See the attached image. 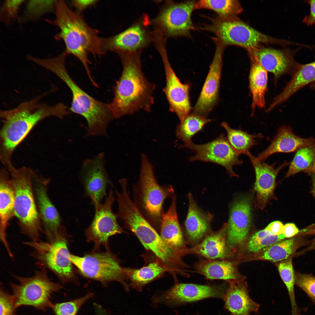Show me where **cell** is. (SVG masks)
<instances>
[{
	"instance_id": "6da1fadb",
	"label": "cell",
	"mask_w": 315,
	"mask_h": 315,
	"mask_svg": "<svg viewBox=\"0 0 315 315\" xmlns=\"http://www.w3.org/2000/svg\"><path fill=\"white\" fill-rule=\"evenodd\" d=\"M46 92L23 102L16 107L1 110L3 124L0 132V158L4 164L12 163L15 148L38 122L51 116L63 118L70 113L69 108L62 103L50 105L41 102Z\"/></svg>"
},
{
	"instance_id": "7a4b0ae2",
	"label": "cell",
	"mask_w": 315,
	"mask_h": 315,
	"mask_svg": "<svg viewBox=\"0 0 315 315\" xmlns=\"http://www.w3.org/2000/svg\"><path fill=\"white\" fill-rule=\"evenodd\" d=\"M118 54L123 69L113 89L114 97L108 104L114 118L133 114L140 110L149 111L154 103V84L145 76L137 52Z\"/></svg>"
},
{
	"instance_id": "3957f363",
	"label": "cell",
	"mask_w": 315,
	"mask_h": 315,
	"mask_svg": "<svg viewBox=\"0 0 315 315\" xmlns=\"http://www.w3.org/2000/svg\"><path fill=\"white\" fill-rule=\"evenodd\" d=\"M55 7L54 19L46 20L60 29L55 38L63 41L65 46L64 51L80 62L92 83L95 84L89 66L90 62L88 57L89 54L94 56L104 55L102 38L99 36L98 30L89 26L81 14L72 10L64 1H55Z\"/></svg>"
},
{
	"instance_id": "277c9868",
	"label": "cell",
	"mask_w": 315,
	"mask_h": 315,
	"mask_svg": "<svg viewBox=\"0 0 315 315\" xmlns=\"http://www.w3.org/2000/svg\"><path fill=\"white\" fill-rule=\"evenodd\" d=\"M66 56L61 54L48 59L44 68L53 73L69 88L72 93L70 111L79 115L86 120L89 135H107L110 122L114 118L108 104L92 97L83 91L72 79L66 69Z\"/></svg>"
},
{
	"instance_id": "5b68a950",
	"label": "cell",
	"mask_w": 315,
	"mask_h": 315,
	"mask_svg": "<svg viewBox=\"0 0 315 315\" xmlns=\"http://www.w3.org/2000/svg\"><path fill=\"white\" fill-rule=\"evenodd\" d=\"M8 171L14 192V216L22 232L32 241H38L42 228L34 192V173L24 167Z\"/></svg>"
},
{
	"instance_id": "8992f818",
	"label": "cell",
	"mask_w": 315,
	"mask_h": 315,
	"mask_svg": "<svg viewBox=\"0 0 315 315\" xmlns=\"http://www.w3.org/2000/svg\"><path fill=\"white\" fill-rule=\"evenodd\" d=\"M46 268L43 267L35 271L30 277L13 275L19 282V284H10L16 309L22 306H30L44 312L51 308L52 295L63 287L50 279Z\"/></svg>"
},
{
	"instance_id": "52a82bcc",
	"label": "cell",
	"mask_w": 315,
	"mask_h": 315,
	"mask_svg": "<svg viewBox=\"0 0 315 315\" xmlns=\"http://www.w3.org/2000/svg\"><path fill=\"white\" fill-rule=\"evenodd\" d=\"M46 235L47 242L39 240L24 243L34 249L33 255L45 267L52 272L62 281H70L74 272L66 240L59 230Z\"/></svg>"
},
{
	"instance_id": "ba28073f",
	"label": "cell",
	"mask_w": 315,
	"mask_h": 315,
	"mask_svg": "<svg viewBox=\"0 0 315 315\" xmlns=\"http://www.w3.org/2000/svg\"><path fill=\"white\" fill-rule=\"evenodd\" d=\"M141 159L138 185L141 204L152 222L160 223L164 202L174 195V190L171 185L160 186L156 181L153 166L147 156L142 154Z\"/></svg>"
},
{
	"instance_id": "9c48e42d",
	"label": "cell",
	"mask_w": 315,
	"mask_h": 315,
	"mask_svg": "<svg viewBox=\"0 0 315 315\" xmlns=\"http://www.w3.org/2000/svg\"><path fill=\"white\" fill-rule=\"evenodd\" d=\"M127 227L136 235L144 247L153 252L157 260L171 272L181 273L180 269L186 267L181 256L167 244L142 214H139L132 216L128 221Z\"/></svg>"
},
{
	"instance_id": "30bf717a",
	"label": "cell",
	"mask_w": 315,
	"mask_h": 315,
	"mask_svg": "<svg viewBox=\"0 0 315 315\" xmlns=\"http://www.w3.org/2000/svg\"><path fill=\"white\" fill-rule=\"evenodd\" d=\"M72 263L83 276L103 284L113 281L120 282L126 291L129 290L123 268L114 255L107 251L94 252L80 257L71 254Z\"/></svg>"
},
{
	"instance_id": "8fae6325",
	"label": "cell",
	"mask_w": 315,
	"mask_h": 315,
	"mask_svg": "<svg viewBox=\"0 0 315 315\" xmlns=\"http://www.w3.org/2000/svg\"><path fill=\"white\" fill-rule=\"evenodd\" d=\"M210 19V23L203 25L201 29L214 34L225 46L233 45L252 49L260 43L269 40L267 36L241 22L217 16Z\"/></svg>"
},
{
	"instance_id": "7c38bea8",
	"label": "cell",
	"mask_w": 315,
	"mask_h": 315,
	"mask_svg": "<svg viewBox=\"0 0 315 315\" xmlns=\"http://www.w3.org/2000/svg\"><path fill=\"white\" fill-rule=\"evenodd\" d=\"M94 206L95 213L93 219L85 231L87 240L93 241L97 247L102 245H107L109 238L111 236L124 232L117 220L118 215L112 210L115 200L113 192L109 191L104 203H101L93 197H90Z\"/></svg>"
},
{
	"instance_id": "4fadbf2b",
	"label": "cell",
	"mask_w": 315,
	"mask_h": 315,
	"mask_svg": "<svg viewBox=\"0 0 315 315\" xmlns=\"http://www.w3.org/2000/svg\"><path fill=\"white\" fill-rule=\"evenodd\" d=\"M195 2L169 3L154 19L158 31L169 36L190 37L191 32L195 29L191 16Z\"/></svg>"
},
{
	"instance_id": "5bb4252c",
	"label": "cell",
	"mask_w": 315,
	"mask_h": 315,
	"mask_svg": "<svg viewBox=\"0 0 315 315\" xmlns=\"http://www.w3.org/2000/svg\"><path fill=\"white\" fill-rule=\"evenodd\" d=\"M182 146L192 150L195 155L189 158L190 161L199 160L216 163L224 167L231 177H238L233 169L234 166L242 164L239 155L233 149L223 134L214 140L202 144L192 142Z\"/></svg>"
},
{
	"instance_id": "9a60e30c",
	"label": "cell",
	"mask_w": 315,
	"mask_h": 315,
	"mask_svg": "<svg viewBox=\"0 0 315 315\" xmlns=\"http://www.w3.org/2000/svg\"><path fill=\"white\" fill-rule=\"evenodd\" d=\"M157 48L164 69L166 83L163 91L170 110L176 115L181 122L189 114L191 109L189 95L190 85L182 83L177 76L169 62L165 45L160 44Z\"/></svg>"
},
{
	"instance_id": "2e32d148",
	"label": "cell",
	"mask_w": 315,
	"mask_h": 315,
	"mask_svg": "<svg viewBox=\"0 0 315 315\" xmlns=\"http://www.w3.org/2000/svg\"><path fill=\"white\" fill-rule=\"evenodd\" d=\"M225 291L220 286L179 283L167 291L154 295L152 301L155 303L174 306L209 298H223Z\"/></svg>"
},
{
	"instance_id": "e0dca14e",
	"label": "cell",
	"mask_w": 315,
	"mask_h": 315,
	"mask_svg": "<svg viewBox=\"0 0 315 315\" xmlns=\"http://www.w3.org/2000/svg\"><path fill=\"white\" fill-rule=\"evenodd\" d=\"M214 40L216 44L214 58L192 113L206 117L216 105L218 98L222 57L225 47L218 40Z\"/></svg>"
},
{
	"instance_id": "ac0fdd59",
	"label": "cell",
	"mask_w": 315,
	"mask_h": 315,
	"mask_svg": "<svg viewBox=\"0 0 315 315\" xmlns=\"http://www.w3.org/2000/svg\"><path fill=\"white\" fill-rule=\"evenodd\" d=\"M251 216L250 197H240L232 203L227 223V245L230 249L240 246L246 240L251 224Z\"/></svg>"
},
{
	"instance_id": "d6986e66",
	"label": "cell",
	"mask_w": 315,
	"mask_h": 315,
	"mask_svg": "<svg viewBox=\"0 0 315 315\" xmlns=\"http://www.w3.org/2000/svg\"><path fill=\"white\" fill-rule=\"evenodd\" d=\"M247 155L253 167L256 175L254 190L256 196L255 205L257 208L263 210L269 201L274 198L277 176L288 163L286 161L278 167L275 168V164L269 165L260 161L250 152Z\"/></svg>"
},
{
	"instance_id": "ffe728a7",
	"label": "cell",
	"mask_w": 315,
	"mask_h": 315,
	"mask_svg": "<svg viewBox=\"0 0 315 315\" xmlns=\"http://www.w3.org/2000/svg\"><path fill=\"white\" fill-rule=\"evenodd\" d=\"M150 40L146 29L139 22L116 35L102 38L101 47L104 55L109 51L117 54L137 52L146 46Z\"/></svg>"
},
{
	"instance_id": "44dd1931",
	"label": "cell",
	"mask_w": 315,
	"mask_h": 315,
	"mask_svg": "<svg viewBox=\"0 0 315 315\" xmlns=\"http://www.w3.org/2000/svg\"><path fill=\"white\" fill-rule=\"evenodd\" d=\"M104 155L102 153L83 163L81 175L86 194L99 202L106 195V188L110 183L105 166Z\"/></svg>"
},
{
	"instance_id": "7402d4cb",
	"label": "cell",
	"mask_w": 315,
	"mask_h": 315,
	"mask_svg": "<svg viewBox=\"0 0 315 315\" xmlns=\"http://www.w3.org/2000/svg\"><path fill=\"white\" fill-rule=\"evenodd\" d=\"M48 180L39 177L34 174L33 186L35 201L46 234L57 231L61 223L59 214L48 195Z\"/></svg>"
},
{
	"instance_id": "603a6c76",
	"label": "cell",
	"mask_w": 315,
	"mask_h": 315,
	"mask_svg": "<svg viewBox=\"0 0 315 315\" xmlns=\"http://www.w3.org/2000/svg\"><path fill=\"white\" fill-rule=\"evenodd\" d=\"M315 147V139L303 138L295 135L292 128L284 125L278 129L268 147L258 154L257 159L264 161L270 155L276 153H288L306 147Z\"/></svg>"
},
{
	"instance_id": "cb8c5ba5",
	"label": "cell",
	"mask_w": 315,
	"mask_h": 315,
	"mask_svg": "<svg viewBox=\"0 0 315 315\" xmlns=\"http://www.w3.org/2000/svg\"><path fill=\"white\" fill-rule=\"evenodd\" d=\"M228 230L227 223L218 231H210L200 243L185 249L183 256L197 254L211 260L227 258L230 255V249L227 245Z\"/></svg>"
},
{
	"instance_id": "d4e9b609",
	"label": "cell",
	"mask_w": 315,
	"mask_h": 315,
	"mask_svg": "<svg viewBox=\"0 0 315 315\" xmlns=\"http://www.w3.org/2000/svg\"><path fill=\"white\" fill-rule=\"evenodd\" d=\"M223 299L225 307L232 315H250L257 312L260 305L249 295L246 283L239 280H230Z\"/></svg>"
},
{
	"instance_id": "484cf974",
	"label": "cell",
	"mask_w": 315,
	"mask_h": 315,
	"mask_svg": "<svg viewBox=\"0 0 315 315\" xmlns=\"http://www.w3.org/2000/svg\"><path fill=\"white\" fill-rule=\"evenodd\" d=\"M254 54L255 61L273 75L275 84L284 75L291 76L298 64L282 51L274 49H260Z\"/></svg>"
},
{
	"instance_id": "4316f807",
	"label": "cell",
	"mask_w": 315,
	"mask_h": 315,
	"mask_svg": "<svg viewBox=\"0 0 315 315\" xmlns=\"http://www.w3.org/2000/svg\"><path fill=\"white\" fill-rule=\"evenodd\" d=\"M160 235L167 244L180 256H183L186 246L176 209V197H172L169 207L162 213L160 222Z\"/></svg>"
},
{
	"instance_id": "83f0119b",
	"label": "cell",
	"mask_w": 315,
	"mask_h": 315,
	"mask_svg": "<svg viewBox=\"0 0 315 315\" xmlns=\"http://www.w3.org/2000/svg\"><path fill=\"white\" fill-rule=\"evenodd\" d=\"M188 196L189 206L185 227L189 241L192 244H197L210 231L212 216L201 209L191 193H189Z\"/></svg>"
},
{
	"instance_id": "f1b7e54d",
	"label": "cell",
	"mask_w": 315,
	"mask_h": 315,
	"mask_svg": "<svg viewBox=\"0 0 315 315\" xmlns=\"http://www.w3.org/2000/svg\"><path fill=\"white\" fill-rule=\"evenodd\" d=\"M291 76L282 91L275 97L266 109V112H270L300 89L315 81V61L305 64L298 63Z\"/></svg>"
},
{
	"instance_id": "f546056e",
	"label": "cell",
	"mask_w": 315,
	"mask_h": 315,
	"mask_svg": "<svg viewBox=\"0 0 315 315\" xmlns=\"http://www.w3.org/2000/svg\"><path fill=\"white\" fill-rule=\"evenodd\" d=\"M300 234L286 239L277 242L265 247L256 253L253 259L279 262L291 256H295L300 247L311 244L312 240H306Z\"/></svg>"
},
{
	"instance_id": "4dcf8cb0",
	"label": "cell",
	"mask_w": 315,
	"mask_h": 315,
	"mask_svg": "<svg viewBox=\"0 0 315 315\" xmlns=\"http://www.w3.org/2000/svg\"><path fill=\"white\" fill-rule=\"evenodd\" d=\"M9 173L4 169L0 172V234L3 242L6 241V230L9 221L14 216V192Z\"/></svg>"
},
{
	"instance_id": "1f68e13d",
	"label": "cell",
	"mask_w": 315,
	"mask_h": 315,
	"mask_svg": "<svg viewBox=\"0 0 315 315\" xmlns=\"http://www.w3.org/2000/svg\"><path fill=\"white\" fill-rule=\"evenodd\" d=\"M129 286L140 291L146 285L156 279L170 270L158 260L139 269L123 268Z\"/></svg>"
},
{
	"instance_id": "d6a6232c",
	"label": "cell",
	"mask_w": 315,
	"mask_h": 315,
	"mask_svg": "<svg viewBox=\"0 0 315 315\" xmlns=\"http://www.w3.org/2000/svg\"><path fill=\"white\" fill-rule=\"evenodd\" d=\"M268 72L255 61L251 65L249 76V87L252 96L251 116L256 108L265 106V94L267 88Z\"/></svg>"
},
{
	"instance_id": "836d02e7",
	"label": "cell",
	"mask_w": 315,
	"mask_h": 315,
	"mask_svg": "<svg viewBox=\"0 0 315 315\" xmlns=\"http://www.w3.org/2000/svg\"><path fill=\"white\" fill-rule=\"evenodd\" d=\"M196 271L209 279L239 280L235 264L226 260H203L195 265Z\"/></svg>"
},
{
	"instance_id": "e575fe53",
	"label": "cell",
	"mask_w": 315,
	"mask_h": 315,
	"mask_svg": "<svg viewBox=\"0 0 315 315\" xmlns=\"http://www.w3.org/2000/svg\"><path fill=\"white\" fill-rule=\"evenodd\" d=\"M221 125L226 130L227 139L230 145L239 155H247L249 149L256 144L257 139L264 137L261 133L252 134L241 129L230 127L228 123L223 122Z\"/></svg>"
},
{
	"instance_id": "d590c367",
	"label": "cell",
	"mask_w": 315,
	"mask_h": 315,
	"mask_svg": "<svg viewBox=\"0 0 315 315\" xmlns=\"http://www.w3.org/2000/svg\"><path fill=\"white\" fill-rule=\"evenodd\" d=\"M291 256L281 261L277 265L280 276L286 287L291 307V315H301L300 309L296 300L294 286L295 285V272L293 270Z\"/></svg>"
},
{
	"instance_id": "8d00e7d4",
	"label": "cell",
	"mask_w": 315,
	"mask_h": 315,
	"mask_svg": "<svg viewBox=\"0 0 315 315\" xmlns=\"http://www.w3.org/2000/svg\"><path fill=\"white\" fill-rule=\"evenodd\" d=\"M211 120L203 116L193 113L189 114L177 126L176 136L184 144L190 143L192 142V136L202 130L204 125Z\"/></svg>"
},
{
	"instance_id": "74e56055",
	"label": "cell",
	"mask_w": 315,
	"mask_h": 315,
	"mask_svg": "<svg viewBox=\"0 0 315 315\" xmlns=\"http://www.w3.org/2000/svg\"><path fill=\"white\" fill-rule=\"evenodd\" d=\"M206 9L216 12L223 19H229L240 12L237 1L234 0H201L195 2L194 9Z\"/></svg>"
},
{
	"instance_id": "f35d334b",
	"label": "cell",
	"mask_w": 315,
	"mask_h": 315,
	"mask_svg": "<svg viewBox=\"0 0 315 315\" xmlns=\"http://www.w3.org/2000/svg\"><path fill=\"white\" fill-rule=\"evenodd\" d=\"M315 161V147L310 146L297 150L289 164L285 177H288L301 172H304Z\"/></svg>"
},
{
	"instance_id": "ab89813d",
	"label": "cell",
	"mask_w": 315,
	"mask_h": 315,
	"mask_svg": "<svg viewBox=\"0 0 315 315\" xmlns=\"http://www.w3.org/2000/svg\"><path fill=\"white\" fill-rule=\"evenodd\" d=\"M285 238L282 234L278 235H272L263 230L256 232L250 237L247 244L248 249L251 252L256 253Z\"/></svg>"
},
{
	"instance_id": "60d3db41",
	"label": "cell",
	"mask_w": 315,
	"mask_h": 315,
	"mask_svg": "<svg viewBox=\"0 0 315 315\" xmlns=\"http://www.w3.org/2000/svg\"><path fill=\"white\" fill-rule=\"evenodd\" d=\"M93 296L92 293L72 300L53 304L51 308L55 315H76L83 304Z\"/></svg>"
},
{
	"instance_id": "b9f144b4",
	"label": "cell",
	"mask_w": 315,
	"mask_h": 315,
	"mask_svg": "<svg viewBox=\"0 0 315 315\" xmlns=\"http://www.w3.org/2000/svg\"><path fill=\"white\" fill-rule=\"evenodd\" d=\"M295 285L307 295L315 306V276L310 274L295 272Z\"/></svg>"
},
{
	"instance_id": "7bdbcfd3",
	"label": "cell",
	"mask_w": 315,
	"mask_h": 315,
	"mask_svg": "<svg viewBox=\"0 0 315 315\" xmlns=\"http://www.w3.org/2000/svg\"><path fill=\"white\" fill-rule=\"evenodd\" d=\"M24 0H6L4 3L1 11V19L5 23L17 18L20 7Z\"/></svg>"
},
{
	"instance_id": "ee69618b",
	"label": "cell",
	"mask_w": 315,
	"mask_h": 315,
	"mask_svg": "<svg viewBox=\"0 0 315 315\" xmlns=\"http://www.w3.org/2000/svg\"><path fill=\"white\" fill-rule=\"evenodd\" d=\"M16 308L13 295L5 291L1 286L0 291V315H15Z\"/></svg>"
},
{
	"instance_id": "f6af8a7d",
	"label": "cell",
	"mask_w": 315,
	"mask_h": 315,
	"mask_svg": "<svg viewBox=\"0 0 315 315\" xmlns=\"http://www.w3.org/2000/svg\"><path fill=\"white\" fill-rule=\"evenodd\" d=\"M55 1H30L27 6V10L31 14L40 15L50 10L55 5Z\"/></svg>"
},
{
	"instance_id": "bcb514c9",
	"label": "cell",
	"mask_w": 315,
	"mask_h": 315,
	"mask_svg": "<svg viewBox=\"0 0 315 315\" xmlns=\"http://www.w3.org/2000/svg\"><path fill=\"white\" fill-rule=\"evenodd\" d=\"M98 1L97 0H74L72 1L71 3L76 12L80 13L87 8L95 5Z\"/></svg>"
},
{
	"instance_id": "7dc6e473",
	"label": "cell",
	"mask_w": 315,
	"mask_h": 315,
	"mask_svg": "<svg viewBox=\"0 0 315 315\" xmlns=\"http://www.w3.org/2000/svg\"><path fill=\"white\" fill-rule=\"evenodd\" d=\"M284 225L281 221H276L270 223L265 229L272 235H278L282 234Z\"/></svg>"
},
{
	"instance_id": "c3c4849f",
	"label": "cell",
	"mask_w": 315,
	"mask_h": 315,
	"mask_svg": "<svg viewBox=\"0 0 315 315\" xmlns=\"http://www.w3.org/2000/svg\"><path fill=\"white\" fill-rule=\"evenodd\" d=\"M307 1L310 6V12L309 15L303 19V22L308 26L315 25V0Z\"/></svg>"
},
{
	"instance_id": "681fc988",
	"label": "cell",
	"mask_w": 315,
	"mask_h": 315,
	"mask_svg": "<svg viewBox=\"0 0 315 315\" xmlns=\"http://www.w3.org/2000/svg\"><path fill=\"white\" fill-rule=\"evenodd\" d=\"M300 231L293 223H288L284 226L282 234L285 238H291L298 235Z\"/></svg>"
},
{
	"instance_id": "f907efd6",
	"label": "cell",
	"mask_w": 315,
	"mask_h": 315,
	"mask_svg": "<svg viewBox=\"0 0 315 315\" xmlns=\"http://www.w3.org/2000/svg\"><path fill=\"white\" fill-rule=\"evenodd\" d=\"M314 250H315V237L312 240L311 243L307 248L296 253V255L297 256L301 255L307 251Z\"/></svg>"
},
{
	"instance_id": "816d5d0a",
	"label": "cell",
	"mask_w": 315,
	"mask_h": 315,
	"mask_svg": "<svg viewBox=\"0 0 315 315\" xmlns=\"http://www.w3.org/2000/svg\"><path fill=\"white\" fill-rule=\"evenodd\" d=\"M306 173H312L315 174V161L313 164L305 172Z\"/></svg>"
},
{
	"instance_id": "f5cc1de1",
	"label": "cell",
	"mask_w": 315,
	"mask_h": 315,
	"mask_svg": "<svg viewBox=\"0 0 315 315\" xmlns=\"http://www.w3.org/2000/svg\"><path fill=\"white\" fill-rule=\"evenodd\" d=\"M96 315H108L107 313L103 309H99L96 312Z\"/></svg>"
},
{
	"instance_id": "db71d44e",
	"label": "cell",
	"mask_w": 315,
	"mask_h": 315,
	"mask_svg": "<svg viewBox=\"0 0 315 315\" xmlns=\"http://www.w3.org/2000/svg\"><path fill=\"white\" fill-rule=\"evenodd\" d=\"M310 88L312 90H315V81L310 84Z\"/></svg>"
},
{
	"instance_id": "11a10c76",
	"label": "cell",
	"mask_w": 315,
	"mask_h": 315,
	"mask_svg": "<svg viewBox=\"0 0 315 315\" xmlns=\"http://www.w3.org/2000/svg\"><path fill=\"white\" fill-rule=\"evenodd\" d=\"M313 192L315 195V176L313 177Z\"/></svg>"
}]
</instances>
